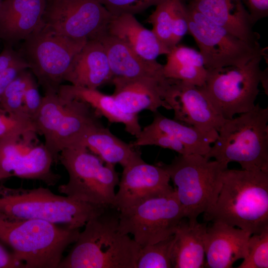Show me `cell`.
I'll use <instances>...</instances> for the list:
<instances>
[{"label": "cell", "instance_id": "6da1fadb", "mask_svg": "<svg viewBox=\"0 0 268 268\" xmlns=\"http://www.w3.org/2000/svg\"><path fill=\"white\" fill-rule=\"evenodd\" d=\"M119 214L109 206L89 220L58 268H136L141 247L120 230Z\"/></svg>", "mask_w": 268, "mask_h": 268}, {"label": "cell", "instance_id": "7a4b0ae2", "mask_svg": "<svg viewBox=\"0 0 268 268\" xmlns=\"http://www.w3.org/2000/svg\"><path fill=\"white\" fill-rule=\"evenodd\" d=\"M206 221L220 222L259 234L268 229V172L224 170L213 207L204 213Z\"/></svg>", "mask_w": 268, "mask_h": 268}, {"label": "cell", "instance_id": "3957f363", "mask_svg": "<svg viewBox=\"0 0 268 268\" xmlns=\"http://www.w3.org/2000/svg\"><path fill=\"white\" fill-rule=\"evenodd\" d=\"M106 207L58 195L48 188L0 186V217L8 220L38 219L80 229Z\"/></svg>", "mask_w": 268, "mask_h": 268}, {"label": "cell", "instance_id": "277c9868", "mask_svg": "<svg viewBox=\"0 0 268 268\" xmlns=\"http://www.w3.org/2000/svg\"><path fill=\"white\" fill-rule=\"evenodd\" d=\"M204 157L226 167L238 163L242 169L268 172V107L259 103L250 111L225 119Z\"/></svg>", "mask_w": 268, "mask_h": 268}, {"label": "cell", "instance_id": "5b68a950", "mask_svg": "<svg viewBox=\"0 0 268 268\" xmlns=\"http://www.w3.org/2000/svg\"><path fill=\"white\" fill-rule=\"evenodd\" d=\"M79 229H69L38 219L0 217V240L13 250L22 268H58L67 248Z\"/></svg>", "mask_w": 268, "mask_h": 268}, {"label": "cell", "instance_id": "8992f818", "mask_svg": "<svg viewBox=\"0 0 268 268\" xmlns=\"http://www.w3.org/2000/svg\"><path fill=\"white\" fill-rule=\"evenodd\" d=\"M160 163L175 186L188 220H197L201 214L213 207L221 189L223 171L228 167L199 154H179L170 164Z\"/></svg>", "mask_w": 268, "mask_h": 268}, {"label": "cell", "instance_id": "52a82bcc", "mask_svg": "<svg viewBox=\"0 0 268 268\" xmlns=\"http://www.w3.org/2000/svg\"><path fill=\"white\" fill-rule=\"evenodd\" d=\"M99 117L84 101L64 98L58 93H45L33 121L57 162L62 150L72 147L89 130L102 124Z\"/></svg>", "mask_w": 268, "mask_h": 268}, {"label": "cell", "instance_id": "ba28073f", "mask_svg": "<svg viewBox=\"0 0 268 268\" xmlns=\"http://www.w3.org/2000/svg\"><path fill=\"white\" fill-rule=\"evenodd\" d=\"M68 181L59 192L70 198L101 205L112 206L119 177L115 165L104 163L83 147H68L59 154Z\"/></svg>", "mask_w": 268, "mask_h": 268}, {"label": "cell", "instance_id": "9c48e42d", "mask_svg": "<svg viewBox=\"0 0 268 268\" xmlns=\"http://www.w3.org/2000/svg\"><path fill=\"white\" fill-rule=\"evenodd\" d=\"M88 40L57 34L43 25L18 52L45 93H58L70 64Z\"/></svg>", "mask_w": 268, "mask_h": 268}, {"label": "cell", "instance_id": "30bf717a", "mask_svg": "<svg viewBox=\"0 0 268 268\" xmlns=\"http://www.w3.org/2000/svg\"><path fill=\"white\" fill-rule=\"evenodd\" d=\"M264 53L239 66L207 70L204 85L201 87L224 119L254 108L259 93Z\"/></svg>", "mask_w": 268, "mask_h": 268}, {"label": "cell", "instance_id": "8fae6325", "mask_svg": "<svg viewBox=\"0 0 268 268\" xmlns=\"http://www.w3.org/2000/svg\"><path fill=\"white\" fill-rule=\"evenodd\" d=\"M119 216L120 230L132 235L141 247L174 235L180 222L185 218L175 191L119 211Z\"/></svg>", "mask_w": 268, "mask_h": 268}, {"label": "cell", "instance_id": "7c38bea8", "mask_svg": "<svg viewBox=\"0 0 268 268\" xmlns=\"http://www.w3.org/2000/svg\"><path fill=\"white\" fill-rule=\"evenodd\" d=\"M186 3L189 33L200 49L207 70L243 65L264 53L261 46L249 45Z\"/></svg>", "mask_w": 268, "mask_h": 268}, {"label": "cell", "instance_id": "4fadbf2b", "mask_svg": "<svg viewBox=\"0 0 268 268\" xmlns=\"http://www.w3.org/2000/svg\"><path fill=\"white\" fill-rule=\"evenodd\" d=\"M113 16L97 0H47L42 21L60 35L98 40Z\"/></svg>", "mask_w": 268, "mask_h": 268}, {"label": "cell", "instance_id": "5bb4252c", "mask_svg": "<svg viewBox=\"0 0 268 268\" xmlns=\"http://www.w3.org/2000/svg\"><path fill=\"white\" fill-rule=\"evenodd\" d=\"M37 133L31 132L15 138L0 141V180L11 177L38 180L55 185L61 176L52 170L54 158L39 144Z\"/></svg>", "mask_w": 268, "mask_h": 268}, {"label": "cell", "instance_id": "9a60e30c", "mask_svg": "<svg viewBox=\"0 0 268 268\" xmlns=\"http://www.w3.org/2000/svg\"><path fill=\"white\" fill-rule=\"evenodd\" d=\"M164 99L174 119L206 132L217 131L224 119L201 87L166 78Z\"/></svg>", "mask_w": 268, "mask_h": 268}, {"label": "cell", "instance_id": "2e32d148", "mask_svg": "<svg viewBox=\"0 0 268 268\" xmlns=\"http://www.w3.org/2000/svg\"><path fill=\"white\" fill-rule=\"evenodd\" d=\"M167 170L143 160L123 168L112 206L119 211L134 206L146 200L169 194L174 191L170 185Z\"/></svg>", "mask_w": 268, "mask_h": 268}, {"label": "cell", "instance_id": "e0dca14e", "mask_svg": "<svg viewBox=\"0 0 268 268\" xmlns=\"http://www.w3.org/2000/svg\"><path fill=\"white\" fill-rule=\"evenodd\" d=\"M166 78L114 77L112 94L120 109L134 115L143 110L153 113L160 107L168 110L164 99Z\"/></svg>", "mask_w": 268, "mask_h": 268}, {"label": "cell", "instance_id": "ac0fdd59", "mask_svg": "<svg viewBox=\"0 0 268 268\" xmlns=\"http://www.w3.org/2000/svg\"><path fill=\"white\" fill-rule=\"evenodd\" d=\"M251 234L239 228L220 222H214L207 228L205 238L204 267L230 268L248 253Z\"/></svg>", "mask_w": 268, "mask_h": 268}, {"label": "cell", "instance_id": "d6986e66", "mask_svg": "<svg viewBox=\"0 0 268 268\" xmlns=\"http://www.w3.org/2000/svg\"><path fill=\"white\" fill-rule=\"evenodd\" d=\"M187 4L249 45L260 46L258 34L242 0H185Z\"/></svg>", "mask_w": 268, "mask_h": 268}, {"label": "cell", "instance_id": "ffe728a7", "mask_svg": "<svg viewBox=\"0 0 268 268\" xmlns=\"http://www.w3.org/2000/svg\"><path fill=\"white\" fill-rule=\"evenodd\" d=\"M47 0H2L0 4V39L12 46L23 41L43 23Z\"/></svg>", "mask_w": 268, "mask_h": 268}, {"label": "cell", "instance_id": "44dd1931", "mask_svg": "<svg viewBox=\"0 0 268 268\" xmlns=\"http://www.w3.org/2000/svg\"><path fill=\"white\" fill-rule=\"evenodd\" d=\"M113 78L104 47L94 40H88L74 57L65 81L76 86L97 89Z\"/></svg>", "mask_w": 268, "mask_h": 268}, {"label": "cell", "instance_id": "7402d4cb", "mask_svg": "<svg viewBox=\"0 0 268 268\" xmlns=\"http://www.w3.org/2000/svg\"><path fill=\"white\" fill-rule=\"evenodd\" d=\"M98 41L105 48L114 77H165L163 65L156 60L149 61L142 58L126 43L108 32Z\"/></svg>", "mask_w": 268, "mask_h": 268}, {"label": "cell", "instance_id": "603a6c76", "mask_svg": "<svg viewBox=\"0 0 268 268\" xmlns=\"http://www.w3.org/2000/svg\"><path fill=\"white\" fill-rule=\"evenodd\" d=\"M83 147L90 150L104 163L124 168L143 160L138 148L121 139L101 124L85 134L72 147Z\"/></svg>", "mask_w": 268, "mask_h": 268}, {"label": "cell", "instance_id": "cb8c5ba5", "mask_svg": "<svg viewBox=\"0 0 268 268\" xmlns=\"http://www.w3.org/2000/svg\"><path fill=\"white\" fill-rule=\"evenodd\" d=\"M107 32L149 61H156L159 56L166 55L170 50L161 43L152 30L142 25L134 15L124 14L113 16Z\"/></svg>", "mask_w": 268, "mask_h": 268}, {"label": "cell", "instance_id": "d4e9b609", "mask_svg": "<svg viewBox=\"0 0 268 268\" xmlns=\"http://www.w3.org/2000/svg\"><path fill=\"white\" fill-rule=\"evenodd\" d=\"M59 95L66 99H76L89 105L99 116H103L111 123H120L130 134L137 136L142 128L138 115H130L119 107L112 95L104 94L97 89H90L72 84H62Z\"/></svg>", "mask_w": 268, "mask_h": 268}, {"label": "cell", "instance_id": "484cf974", "mask_svg": "<svg viewBox=\"0 0 268 268\" xmlns=\"http://www.w3.org/2000/svg\"><path fill=\"white\" fill-rule=\"evenodd\" d=\"M183 219L174 233L172 267L204 268L205 238L207 228L206 223Z\"/></svg>", "mask_w": 268, "mask_h": 268}, {"label": "cell", "instance_id": "4316f807", "mask_svg": "<svg viewBox=\"0 0 268 268\" xmlns=\"http://www.w3.org/2000/svg\"><path fill=\"white\" fill-rule=\"evenodd\" d=\"M166 57V64L163 66L165 77L199 87L204 85L207 70L200 52L178 44L170 49Z\"/></svg>", "mask_w": 268, "mask_h": 268}, {"label": "cell", "instance_id": "83f0119b", "mask_svg": "<svg viewBox=\"0 0 268 268\" xmlns=\"http://www.w3.org/2000/svg\"><path fill=\"white\" fill-rule=\"evenodd\" d=\"M154 114L151 123L144 128L170 135L185 145L192 154L205 155L217 138V131H202L175 119H169L158 111Z\"/></svg>", "mask_w": 268, "mask_h": 268}, {"label": "cell", "instance_id": "f1b7e54d", "mask_svg": "<svg viewBox=\"0 0 268 268\" xmlns=\"http://www.w3.org/2000/svg\"><path fill=\"white\" fill-rule=\"evenodd\" d=\"M174 234L167 239L141 247L136 268H171Z\"/></svg>", "mask_w": 268, "mask_h": 268}, {"label": "cell", "instance_id": "f546056e", "mask_svg": "<svg viewBox=\"0 0 268 268\" xmlns=\"http://www.w3.org/2000/svg\"><path fill=\"white\" fill-rule=\"evenodd\" d=\"M27 69L20 71L6 88L0 101L1 110L10 114H25L23 111L24 95L32 74Z\"/></svg>", "mask_w": 268, "mask_h": 268}, {"label": "cell", "instance_id": "4dcf8cb0", "mask_svg": "<svg viewBox=\"0 0 268 268\" xmlns=\"http://www.w3.org/2000/svg\"><path fill=\"white\" fill-rule=\"evenodd\" d=\"M31 132L38 133L31 117L24 113L10 114L0 109V141L15 138Z\"/></svg>", "mask_w": 268, "mask_h": 268}, {"label": "cell", "instance_id": "1f68e13d", "mask_svg": "<svg viewBox=\"0 0 268 268\" xmlns=\"http://www.w3.org/2000/svg\"><path fill=\"white\" fill-rule=\"evenodd\" d=\"M173 0H166L156 6L148 18L151 30L158 40L169 50L171 48Z\"/></svg>", "mask_w": 268, "mask_h": 268}, {"label": "cell", "instance_id": "d6a6232c", "mask_svg": "<svg viewBox=\"0 0 268 268\" xmlns=\"http://www.w3.org/2000/svg\"><path fill=\"white\" fill-rule=\"evenodd\" d=\"M237 268H268V229L251 235L248 241L247 255Z\"/></svg>", "mask_w": 268, "mask_h": 268}, {"label": "cell", "instance_id": "836d02e7", "mask_svg": "<svg viewBox=\"0 0 268 268\" xmlns=\"http://www.w3.org/2000/svg\"><path fill=\"white\" fill-rule=\"evenodd\" d=\"M131 143L136 147L154 145L175 151L180 155L192 154L185 145L170 135L144 127Z\"/></svg>", "mask_w": 268, "mask_h": 268}, {"label": "cell", "instance_id": "e575fe53", "mask_svg": "<svg viewBox=\"0 0 268 268\" xmlns=\"http://www.w3.org/2000/svg\"><path fill=\"white\" fill-rule=\"evenodd\" d=\"M114 16L135 14L157 6L166 0H97Z\"/></svg>", "mask_w": 268, "mask_h": 268}, {"label": "cell", "instance_id": "d590c367", "mask_svg": "<svg viewBox=\"0 0 268 268\" xmlns=\"http://www.w3.org/2000/svg\"><path fill=\"white\" fill-rule=\"evenodd\" d=\"M188 32V14L185 0H173L171 48L179 44Z\"/></svg>", "mask_w": 268, "mask_h": 268}, {"label": "cell", "instance_id": "8d00e7d4", "mask_svg": "<svg viewBox=\"0 0 268 268\" xmlns=\"http://www.w3.org/2000/svg\"><path fill=\"white\" fill-rule=\"evenodd\" d=\"M42 100L37 83L31 74L25 90L23 99V111L33 119L38 113Z\"/></svg>", "mask_w": 268, "mask_h": 268}, {"label": "cell", "instance_id": "74e56055", "mask_svg": "<svg viewBox=\"0 0 268 268\" xmlns=\"http://www.w3.org/2000/svg\"><path fill=\"white\" fill-rule=\"evenodd\" d=\"M242 1L254 25L259 20L268 17V0H242Z\"/></svg>", "mask_w": 268, "mask_h": 268}, {"label": "cell", "instance_id": "f35d334b", "mask_svg": "<svg viewBox=\"0 0 268 268\" xmlns=\"http://www.w3.org/2000/svg\"><path fill=\"white\" fill-rule=\"evenodd\" d=\"M25 63L19 53L14 51L12 46L6 44L0 54V73L13 66Z\"/></svg>", "mask_w": 268, "mask_h": 268}, {"label": "cell", "instance_id": "ab89813d", "mask_svg": "<svg viewBox=\"0 0 268 268\" xmlns=\"http://www.w3.org/2000/svg\"><path fill=\"white\" fill-rule=\"evenodd\" d=\"M26 69H29L28 65L26 63L13 66L0 73V101L8 84L20 71Z\"/></svg>", "mask_w": 268, "mask_h": 268}, {"label": "cell", "instance_id": "60d3db41", "mask_svg": "<svg viewBox=\"0 0 268 268\" xmlns=\"http://www.w3.org/2000/svg\"><path fill=\"white\" fill-rule=\"evenodd\" d=\"M0 268H22L13 255L9 253L0 245Z\"/></svg>", "mask_w": 268, "mask_h": 268}, {"label": "cell", "instance_id": "b9f144b4", "mask_svg": "<svg viewBox=\"0 0 268 268\" xmlns=\"http://www.w3.org/2000/svg\"><path fill=\"white\" fill-rule=\"evenodd\" d=\"M265 89V92L268 95V72L267 70L262 71V73L261 78V82Z\"/></svg>", "mask_w": 268, "mask_h": 268}, {"label": "cell", "instance_id": "7bdbcfd3", "mask_svg": "<svg viewBox=\"0 0 268 268\" xmlns=\"http://www.w3.org/2000/svg\"><path fill=\"white\" fill-rule=\"evenodd\" d=\"M2 1V0H0V4L1 3Z\"/></svg>", "mask_w": 268, "mask_h": 268}]
</instances>
